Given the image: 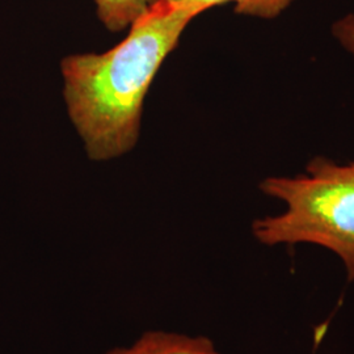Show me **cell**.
I'll use <instances>...</instances> for the list:
<instances>
[{
    "label": "cell",
    "mask_w": 354,
    "mask_h": 354,
    "mask_svg": "<svg viewBox=\"0 0 354 354\" xmlns=\"http://www.w3.org/2000/svg\"><path fill=\"white\" fill-rule=\"evenodd\" d=\"M200 15L156 0L113 49L64 58V100L91 159H113L134 147L152 80L183 32Z\"/></svg>",
    "instance_id": "1"
},
{
    "label": "cell",
    "mask_w": 354,
    "mask_h": 354,
    "mask_svg": "<svg viewBox=\"0 0 354 354\" xmlns=\"http://www.w3.org/2000/svg\"><path fill=\"white\" fill-rule=\"evenodd\" d=\"M259 188L285 209L253 221L256 241L266 247H322L339 257L346 281L354 282V162L317 155L304 174L266 177Z\"/></svg>",
    "instance_id": "2"
},
{
    "label": "cell",
    "mask_w": 354,
    "mask_h": 354,
    "mask_svg": "<svg viewBox=\"0 0 354 354\" xmlns=\"http://www.w3.org/2000/svg\"><path fill=\"white\" fill-rule=\"evenodd\" d=\"M105 354H223L206 336L178 332L149 330L131 345L118 346Z\"/></svg>",
    "instance_id": "3"
},
{
    "label": "cell",
    "mask_w": 354,
    "mask_h": 354,
    "mask_svg": "<svg viewBox=\"0 0 354 354\" xmlns=\"http://www.w3.org/2000/svg\"><path fill=\"white\" fill-rule=\"evenodd\" d=\"M171 4L188 7L203 13L213 7L231 3L238 15L250 16L263 20L277 19L285 12L295 0H165Z\"/></svg>",
    "instance_id": "4"
},
{
    "label": "cell",
    "mask_w": 354,
    "mask_h": 354,
    "mask_svg": "<svg viewBox=\"0 0 354 354\" xmlns=\"http://www.w3.org/2000/svg\"><path fill=\"white\" fill-rule=\"evenodd\" d=\"M156 0H95L97 16L112 32L131 26Z\"/></svg>",
    "instance_id": "5"
},
{
    "label": "cell",
    "mask_w": 354,
    "mask_h": 354,
    "mask_svg": "<svg viewBox=\"0 0 354 354\" xmlns=\"http://www.w3.org/2000/svg\"><path fill=\"white\" fill-rule=\"evenodd\" d=\"M332 37L354 59V13H348L330 26Z\"/></svg>",
    "instance_id": "6"
}]
</instances>
